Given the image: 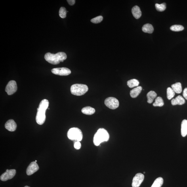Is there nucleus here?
I'll return each mask as SVG.
<instances>
[{
	"label": "nucleus",
	"instance_id": "1",
	"mask_svg": "<svg viewBox=\"0 0 187 187\" xmlns=\"http://www.w3.org/2000/svg\"><path fill=\"white\" fill-rule=\"evenodd\" d=\"M49 106V102L47 99L42 100L40 103L36 117V121L39 125H42L45 123L46 119L45 112Z\"/></svg>",
	"mask_w": 187,
	"mask_h": 187
},
{
	"label": "nucleus",
	"instance_id": "2",
	"mask_svg": "<svg viewBox=\"0 0 187 187\" xmlns=\"http://www.w3.org/2000/svg\"><path fill=\"white\" fill-rule=\"evenodd\" d=\"M67 58L66 54L64 52H59L56 54L48 52L45 56V60L52 65H57L63 62Z\"/></svg>",
	"mask_w": 187,
	"mask_h": 187
},
{
	"label": "nucleus",
	"instance_id": "3",
	"mask_svg": "<svg viewBox=\"0 0 187 187\" xmlns=\"http://www.w3.org/2000/svg\"><path fill=\"white\" fill-rule=\"evenodd\" d=\"M109 138L110 135L108 131L104 128H100L94 135V144L96 146H99L102 143L108 142Z\"/></svg>",
	"mask_w": 187,
	"mask_h": 187
},
{
	"label": "nucleus",
	"instance_id": "4",
	"mask_svg": "<svg viewBox=\"0 0 187 187\" xmlns=\"http://www.w3.org/2000/svg\"><path fill=\"white\" fill-rule=\"evenodd\" d=\"M67 136L69 139L75 142H81L82 140L83 135L81 130L77 128H73L68 130Z\"/></svg>",
	"mask_w": 187,
	"mask_h": 187
},
{
	"label": "nucleus",
	"instance_id": "5",
	"mask_svg": "<svg viewBox=\"0 0 187 187\" xmlns=\"http://www.w3.org/2000/svg\"><path fill=\"white\" fill-rule=\"evenodd\" d=\"M89 88L87 85L82 84H75L71 86V93L73 95L80 96L85 94L88 91Z\"/></svg>",
	"mask_w": 187,
	"mask_h": 187
},
{
	"label": "nucleus",
	"instance_id": "6",
	"mask_svg": "<svg viewBox=\"0 0 187 187\" xmlns=\"http://www.w3.org/2000/svg\"><path fill=\"white\" fill-rule=\"evenodd\" d=\"M104 103L107 107L112 110L116 109L119 106V100L114 97L107 98L105 100Z\"/></svg>",
	"mask_w": 187,
	"mask_h": 187
},
{
	"label": "nucleus",
	"instance_id": "7",
	"mask_svg": "<svg viewBox=\"0 0 187 187\" xmlns=\"http://www.w3.org/2000/svg\"><path fill=\"white\" fill-rule=\"evenodd\" d=\"M17 89L16 82L14 81H11L8 82L6 86L5 91L8 95H10L15 93Z\"/></svg>",
	"mask_w": 187,
	"mask_h": 187
},
{
	"label": "nucleus",
	"instance_id": "8",
	"mask_svg": "<svg viewBox=\"0 0 187 187\" xmlns=\"http://www.w3.org/2000/svg\"><path fill=\"white\" fill-rule=\"evenodd\" d=\"M16 171L15 169H12L6 170L5 173L2 174L1 176L0 179L3 181H6L7 180L12 179L15 175Z\"/></svg>",
	"mask_w": 187,
	"mask_h": 187
},
{
	"label": "nucleus",
	"instance_id": "9",
	"mask_svg": "<svg viewBox=\"0 0 187 187\" xmlns=\"http://www.w3.org/2000/svg\"><path fill=\"white\" fill-rule=\"evenodd\" d=\"M51 72L54 74L62 76H68L71 73L70 69L65 67L54 68L52 69Z\"/></svg>",
	"mask_w": 187,
	"mask_h": 187
},
{
	"label": "nucleus",
	"instance_id": "10",
	"mask_svg": "<svg viewBox=\"0 0 187 187\" xmlns=\"http://www.w3.org/2000/svg\"><path fill=\"white\" fill-rule=\"evenodd\" d=\"M144 175L142 174L139 173L136 174L132 180V187H139L144 181Z\"/></svg>",
	"mask_w": 187,
	"mask_h": 187
},
{
	"label": "nucleus",
	"instance_id": "11",
	"mask_svg": "<svg viewBox=\"0 0 187 187\" xmlns=\"http://www.w3.org/2000/svg\"><path fill=\"white\" fill-rule=\"evenodd\" d=\"M39 169L37 164L35 161L30 163L26 169V174L28 175H31L37 172Z\"/></svg>",
	"mask_w": 187,
	"mask_h": 187
},
{
	"label": "nucleus",
	"instance_id": "12",
	"mask_svg": "<svg viewBox=\"0 0 187 187\" xmlns=\"http://www.w3.org/2000/svg\"><path fill=\"white\" fill-rule=\"evenodd\" d=\"M5 126L6 129L11 132L15 131L17 128L16 124L12 119L8 120L6 123Z\"/></svg>",
	"mask_w": 187,
	"mask_h": 187
},
{
	"label": "nucleus",
	"instance_id": "13",
	"mask_svg": "<svg viewBox=\"0 0 187 187\" xmlns=\"http://www.w3.org/2000/svg\"><path fill=\"white\" fill-rule=\"evenodd\" d=\"M184 99L181 96L179 95L175 98L173 99L171 101V103L173 106L179 105H182L185 103Z\"/></svg>",
	"mask_w": 187,
	"mask_h": 187
},
{
	"label": "nucleus",
	"instance_id": "14",
	"mask_svg": "<svg viewBox=\"0 0 187 187\" xmlns=\"http://www.w3.org/2000/svg\"><path fill=\"white\" fill-rule=\"evenodd\" d=\"M132 12L134 17L137 19L142 16V12L139 7L137 6H134L132 8Z\"/></svg>",
	"mask_w": 187,
	"mask_h": 187
},
{
	"label": "nucleus",
	"instance_id": "15",
	"mask_svg": "<svg viewBox=\"0 0 187 187\" xmlns=\"http://www.w3.org/2000/svg\"><path fill=\"white\" fill-rule=\"evenodd\" d=\"M142 89V87H140V86L134 88L130 91V96L133 98L137 97L141 92Z\"/></svg>",
	"mask_w": 187,
	"mask_h": 187
},
{
	"label": "nucleus",
	"instance_id": "16",
	"mask_svg": "<svg viewBox=\"0 0 187 187\" xmlns=\"http://www.w3.org/2000/svg\"><path fill=\"white\" fill-rule=\"evenodd\" d=\"M95 109L90 106L84 107L81 110V112L83 114L87 115L93 114L95 113Z\"/></svg>",
	"mask_w": 187,
	"mask_h": 187
},
{
	"label": "nucleus",
	"instance_id": "17",
	"mask_svg": "<svg viewBox=\"0 0 187 187\" xmlns=\"http://www.w3.org/2000/svg\"><path fill=\"white\" fill-rule=\"evenodd\" d=\"M181 135L185 137L187 135V120H184L181 123Z\"/></svg>",
	"mask_w": 187,
	"mask_h": 187
},
{
	"label": "nucleus",
	"instance_id": "18",
	"mask_svg": "<svg viewBox=\"0 0 187 187\" xmlns=\"http://www.w3.org/2000/svg\"><path fill=\"white\" fill-rule=\"evenodd\" d=\"M157 96V94L154 91H152L149 92L147 95L148 99L147 102L150 104L152 103Z\"/></svg>",
	"mask_w": 187,
	"mask_h": 187
},
{
	"label": "nucleus",
	"instance_id": "19",
	"mask_svg": "<svg viewBox=\"0 0 187 187\" xmlns=\"http://www.w3.org/2000/svg\"><path fill=\"white\" fill-rule=\"evenodd\" d=\"M172 89L175 93L180 94L182 92V87L181 83H176L171 85Z\"/></svg>",
	"mask_w": 187,
	"mask_h": 187
},
{
	"label": "nucleus",
	"instance_id": "20",
	"mask_svg": "<svg viewBox=\"0 0 187 187\" xmlns=\"http://www.w3.org/2000/svg\"><path fill=\"white\" fill-rule=\"evenodd\" d=\"M154 28L152 25L146 24L144 25L142 28V30L145 33L151 34L154 31Z\"/></svg>",
	"mask_w": 187,
	"mask_h": 187
},
{
	"label": "nucleus",
	"instance_id": "21",
	"mask_svg": "<svg viewBox=\"0 0 187 187\" xmlns=\"http://www.w3.org/2000/svg\"><path fill=\"white\" fill-rule=\"evenodd\" d=\"M139 81L136 79H132L127 81V85L130 88L138 87Z\"/></svg>",
	"mask_w": 187,
	"mask_h": 187
},
{
	"label": "nucleus",
	"instance_id": "22",
	"mask_svg": "<svg viewBox=\"0 0 187 187\" xmlns=\"http://www.w3.org/2000/svg\"><path fill=\"white\" fill-rule=\"evenodd\" d=\"M163 178L159 177L155 180L151 187H161L163 185Z\"/></svg>",
	"mask_w": 187,
	"mask_h": 187
},
{
	"label": "nucleus",
	"instance_id": "23",
	"mask_svg": "<svg viewBox=\"0 0 187 187\" xmlns=\"http://www.w3.org/2000/svg\"><path fill=\"white\" fill-rule=\"evenodd\" d=\"M164 105L163 98L161 97H158L155 100V102L153 103V106L155 107H162Z\"/></svg>",
	"mask_w": 187,
	"mask_h": 187
},
{
	"label": "nucleus",
	"instance_id": "24",
	"mask_svg": "<svg viewBox=\"0 0 187 187\" xmlns=\"http://www.w3.org/2000/svg\"><path fill=\"white\" fill-rule=\"evenodd\" d=\"M175 95V92L172 88L168 87L167 89V96L168 100H170Z\"/></svg>",
	"mask_w": 187,
	"mask_h": 187
},
{
	"label": "nucleus",
	"instance_id": "25",
	"mask_svg": "<svg viewBox=\"0 0 187 187\" xmlns=\"http://www.w3.org/2000/svg\"><path fill=\"white\" fill-rule=\"evenodd\" d=\"M171 30L174 32H179L184 29V27L181 25H175L170 27Z\"/></svg>",
	"mask_w": 187,
	"mask_h": 187
},
{
	"label": "nucleus",
	"instance_id": "26",
	"mask_svg": "<svg viewBox=\"0 0 187 187\" xmlns=\"http://www.w3.org/2000/svg\"><path fill=\"white\" fill-rule=\"evenodd\" d=\"M155 7L157 11L159 12L164 11L166 8L165 3H163L161 4H155Z\"/></svg>",
	"mask_w": 187,
	"mask_h": 187
},
{
	"label": "nucleus",
	"instance_id": "27",
	"mask_svg": "<svg viewBox=\"0 0 187 187\" xmlns=\"http://www.w3.org/2000/svg\"><path fill=\"white\" fill-rule=\"evenodd\" d=\"M67 12L66 8L64 7H61L59 11V16L62 18H66Z\"/></svg>",
	"mask_w": 187,
	"mask_h": 187
},
{
	"label": "nucleus",
	"instance_id": "28",
	"mask_svg": "<svg viewBox=\"0 0 187 187\" xmlns=\"http://www.w3.org/2000/svg\"><path fill=\"white\" fill-rule=\"evenodd\" d=\"M103 20V16H100L96 17L91 20V22L95 24H98L101 22Z\"/></svg>",
	"mask_w": 187,
	"mask_h": 187
},
{
	"label": "nucleus",
	"instance_id": "29",
	"mask_svg": "<svg viewBox=\"0 0 187 187\" xmlns=\"http://www.w3.org/2000/svg\"><path fill=\"white\" fill-rule=\"evenodd\" d=\"M74 147L76 150H78L81 148V144L79 142L77 141L75 142L74 144Z\"/></svg>",
	"mask_w": 187,
	"mask_h": 187
},
{
	"label": "nucleus",
	"instance_id": "30",
	"mask_svg": "<svg viewBox=\"0 0 187 187\" xmlns=\"http://www.w3.org/2000/svg\"><path fill=\"white\" fill-rule=\"evenodd\" d=\"M75 0H68L67 1L69 5L71 6L74 5L75 3Z\"/></svg>",
	"mask_w": 187,
	"mask_h": 187
},
{
	"label": "nucleus",
	"instance_id": "31",
	"mask_svg": "<svg viewBox=\"0 0 187 187\" xmlns=\"http://www.w3.org/2000/svg\"><path fill=\"white\" fill-rule=\"evenodd\" d=\"M183 95L184 97L187 100V88H185L184 89Z\"/></svg>",
	"mask_w": 187,
	"mask_h": 187
},
{
	"label": "nucleus",
	"instance_id": "32",
	"mask_svg": "<svg viewBox=\"0 0 187 187\" xmlns=\"http://www.w3.org/2000/svg\"><path fill=\"white\" fill-rule=\"evenodd\" d=\"M24 187H29L28 186H25Z\"/></svg>",
	"mask_w": 187,
	"mask_h": 187
},
{
	"label": "nucleus",
	"instance_id": "33",
	"mask_svg": "<svg viewBox=\"0 0 187 187\" xmlns=\"http://www.w3.org/2000/svg\"><path fill=\"white\" fill-rule=\"evenodd\" d=\"M35 161V162H37V160H36Z\"/></svg>",
	"mask_w": 187,
	"mask_h": 187
},
{
	"label": "nucleus",
	"instance_id": "34",
	"mask_svg": "<svg viewBox=\"0 0 187 187\" xmlns=\"http://www.w3.org/2000/svg\"><path fill=\"white\" fill-rule=\"evenodd\" d=\"M144 174L145 173V172H144Z\"/></svg>",
	"mask_w": 187,
	"mask_h": 187
}]
</instances>
